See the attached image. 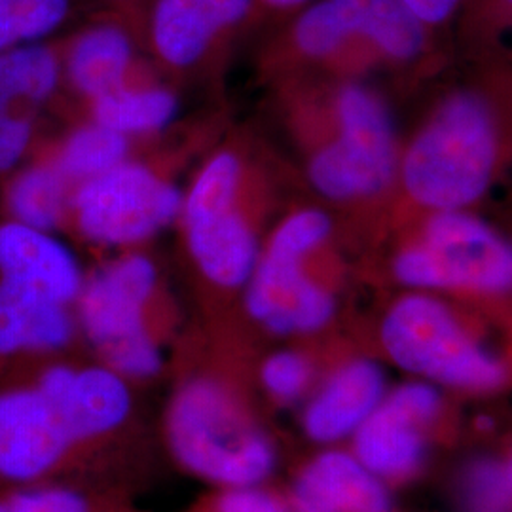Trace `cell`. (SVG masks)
I'll return each mask as SVG.
<instances>
[{"mask_svg": "<svg viewBox=\"0 0 512 512\" xmlns=\"http://www.w3.org/2000/svg\"><path fill=\"white\" fill-rule=\"evenodd\" d=\"M499 129L494 110L475 92L440 101L399 160L404 192L429 213L469 209L494 181Z\"/></svg>", "mask_w": 512, "mask_h": 512, "instance_id": "6da1fadb", "label": "cell"}, {"mask_svg": "<svg viewBox=\"0 0 512 512\" xmlns=\"http://www.w3.org/2000/svg\"><path fill=\"white\" fill-rule=\"evenodd\" d=\"M165 431L184 469L224 490L262 484L274 471L272 442L217 380L186 382L169 404Z\"/></svg>", "mask_w": 512, "mask_h": 512, "instance_id": "7a4b0ae2", "label": "cell"}, {"mask_svg": "<svg viewBox=\"0 0 512 512\" xmlns=\"http://www.w3.org/2000/svg\"><path fill=\"white\" fill-rule=\"evenodd\" d=\"M380 338L395 365L427 382L490 391L507 380V370L494 353L442 300L423 291L404 294L391 304Z\"/></svg>", "mask_w": 512, "mask_h": 512, "instance_id": "3957f363", "label": "cell"}, {"mask_svg": "<svg viewBox=\"0 0 512 512\" xmlns=\"http://www.w3.org/2000/svg\"><path fill=\"white\" fill-rule=\"evenodd\" d=\"M393 274L423 293H507L512 289L511 241L469 209L437 211L420 236L397 253Z\"/></svg>", "mask_w": 512, "mask_h": 512, "instance_id": "277c9868", "label": "cell"}, {"mask_svg": "<svg viewBox=\"0 0 512 512\" xmlns=\"http://www.w3.org/2000/svg\"><path fill=\"white\" fill-rule=\"evenodd\" d=\"M332 222L321 209H300L283 220L247 281L245 306L275 334H308L334 315V298L304 270L306 258L330 236Z\"/></svg>", "mask_w": 512, "mask_h": 512, "instance_id": "5b68a950", "label": "cell"}, {"mask_svg": "<svg viewBox=\"0 0 512 512\" xmlns=\"http://www.w3.org/2000/svg\"><path fill=\"white\" fill-rule=\"evenodd\" d=\"M338 135L311 156L313 188L334 202L380 194L399 175L397 131L384 99L363 84L336 97Z\"/></svg>", "mask_w": 512, "mask_h": 512, "instance_id": "8992f818", "label": "cell"}, {"mask_svg": "<svg viewBox=\"0 0 512 512\" xmlns=\"http://www.w3.org/2000/svg\"><path fill=\"white\" fill-rule=\"evenodd\" d=\"M431 31L401 0H313L296 12L289 44L310 61L361 50L380 61L406 65L427 52Z\"/></svg>", "mask_w": 512, "mask_h": 512, "instance_id": "52a82bcc", "label": "cell"}, {"mask_svg": "<svg viewBox=\"0 0 512 512\" xmlns=\"http://www.w3.org/2000/svg\"><path fill=\"white\" fill-rule=\"evenodd\" d=\"M156 279L147 256L126 255L101 268L78 296L86 336L124 378H150L164 363L145 321Z\"/></svg>", "mask_w": 512, "mask_h": 512, "instance_id": "ba28073f", "label": "cell"}, {"mask_svg": "<svg viewBox=\"0 0 512 512\" xmlns=\"http://www.w3.org/2000/svg\"><path fill=\"white\" fill-rule=\"evenodd\" d=\"M239 160L220 152L183 202L188 249L202 274L224 289L245 287L258 264V243L236 211Z\"/></svg>", "mask_w": 512, "mask_h": 512, "instance_id": "9c48e42d", "label": "cell"}, {"mask_svg": "<svg viewBox=\"0 0 512 512\" xmlns=\"http://www.w3.org/2000/svg\"><path fill=\"white\" fill-rule=\"evenodd\" d=\"M183 209L181 192L139 164L116 165L74 196L80 232L101 245H133L158 234Z\"/></svg>", "mask_w": 512, "mask_h": 512, "instance_id": "30bf717a", "label": "cell"}, {"mask_svg": "<svg viewBox=\"0 0 512 512\" xmlns=\"http://www.w3.org/2000/svg\"><path fill=\"white\" fill-rule=\"evenodd\" d=\"M74 442L35 387L0 393V476L31 482L50 473Z\"/></svg>", "mask_w": 512, "mask_h": 512, "instance_id": "8fae6325", "label": "cell"}, {"mask_svg": "<svg viewBox=\"0 0 512 512\" xmlns=\"http://www.w3.org/2000/svg\"><path fill=\"white\" fill-rule=\"evenodd\" d=\"M73 442L95 439L120 427L131 412V391L122 374L110 366L57 365L37 384Z\"/></svg>", "mask_w": 512, "mask_h": 512, "instance_id": "7c38bea8", "label": "cell"}, {"mask_svg": "<svg viewBox=\"0 0 512 512\" xmlns=\"http://www.w3.org/2000/svg\"><path fill=\"white\" fill-rule=\"evenodd\" d=\"M255 6L256 0H152L150 42L167 65L192 67L245 23Z\"/></svg>", "mask_w": 512, "mask_h": 512, "instance_id": "4fadbf2b", "label": "cell"}, {"mask_svg": "<svg viewBox=\"0 0 512 512\" xmlns=\"http://www.w3.org/2000/svg\"><path fill=\"white\" fill-rule=\"evenodd\" d=\"M0 283L69 306L82 293L84 279L73 251L16 220L0 226Z\"/></svg>", "mask_w": 512, "mask_h": 512, "instance_id": "5bb4252c", "label": "cell"}, {"mask_svg": "<svg viewBox=\"0 0 512 512\" xmlns=\"http://www.w3.org/2000/svg\"><path fill=\"white\" fill-rule=\"evenodd\" d=\"M384 397L385 376L380 365L368 359L349 361L311 397L302 418L304 431L321 444L349 439Z\"/></svg>", "mask_w": 512, "mask_h": 512, "instance_id": "9a60e30c", "label": "cell"}, {"mask_svg": "<svg viewBox=\"0 0 512 512\" xmlns=\"http://www.w3.org/2000/svg\"><path fill=\"white\" fill-rule=\"evenodd\" d=\"M293 501L296 512H391L382 478L340 450L311 459L294 484Z\"/></svg>", "mask_w": 512, "mask_h": 512, "instance_id": "2e32d148", "label": "cell"}, {"mask_svg": "<svg viewBox=\"0 0 512 512\" xmlns=\"http://www.w3.org/2000/svg\"><path fill=\"white\" fill-rule=\"evenodd\" d=\"M423 423L384 397L372 416L357 429L353 454L380 478H403L420 467L425 454Z\"/></svg>", "mask_w": 512, "mask_h": 512, "instance_id": "e0dca14e", "label": "cell"}, {"mask_svg": "<svg viewBox=\"0 0 512 512\" xmlns=\"http://www.w3.org/2000/svg\"><path fill=\"white\" fill-rule=\"evenodd\" d=\"M71 336L67 306L0 283V355L54 351L67 346Z\"/></svg>", "mask_w": 512, "mask_h": 512, "instance_id": "ac0fdd59", "label": "cell"}, {"mask_svg": "<svg viewBox=\"0 0 512 512\" xmlns=\"http://www.w3.org/2000/svg\"><path fill=\"white\" fill-rule=\"evenodd\" d=\"M133 52V38L120 23H95L74 38L67 52V71L80 92L99 99L122 88Z\"/></svg>", "mask_w": 512, "mask_h": 512, "instance_id": "d6986e66", "label": "cell"}, {"mask_svg": "<svg viewBox=\"0 0 512 512\" xmlns=\"http://www.w3.org/2000/svg\"><path fill=\"white\" fill-rule=\"evenodd\" d=\"M59 57L46 44H27L0 52V120L23 103L46 101L59 82Z\"/></svg>", "mask_w": 512, "mask_h": 512, "instance_id": "ffe728a7", "label": "cell"}, {"mask_svg": "<svg viewBox=\"0 0 512 512\" xmlns=\"http://www.w3.org/2000/svg\"><path fill=\"white\" fill-rule=\"evenodd\" d=\"M6 205L19 224L50 232L67 207V177L57 165L29 167L10 184Z\"/></svg>", "mask_w": 512, "mask_h": 512, "instance_id": "44dd1931", "label": "cell"}, {"mask_svg": "<svg viewBox=\"0 0 512 512\" xmlns=\"http://www.w3.org/2000/svg\"><path fill=\"white\" fill-rule=\"evenodd\" d=\"M179 103L165 90H124L118 88L95 99V122L122 135L158 131L177 116Z\"/></svg>", "mask_w": 512, "mask_h": 512, "instance_id": "7402d4cb", "label": "cell"}, {"mask_svg": "<svg viewBox=\"0 0 512 512\" xmlns=\"http://www.w3.org/2000/svg\"><path fill=\"white\" fill-rule=\"evenodd\" d=\"M126 156L128 137L95 122L93 126L74 131L61 148L55 165L67 179L86 183L124 164Z\"/></svg>", "mask_w": 512, "mask_h": 512, "instance_id": "603a6c76", "label": "cell"}, {"mask_svg": "<svg viewBox=\"0 0 512 512\" xmlns=\"http://www.w3.org/2000/svg\"><path fill=\"white\" fill-rule=\"evenodd\" d=\"M71 0H0V52L37 44L63 25Z\"/></svg>", "mask_w": 512, "mask_h": 512, "instance_id": "cb8c5ba5", "label": "cell"}, {"mask_svg": "<svg viewBox=\"0 0 512 512\" xmlns=\"http://www.w3.org/2000/svg\"><path fill=\"white\" fill-rule=\"evenodd\" d=\"M467 512H512V484L507 467L494 459H480L463 480Z\"/></svg>", "mask_w": 512, "mask_h": 512, "instance_id": "d4e9b609", "label": "cell"}, {"mask_svg": "<svg viewBox=\"0 0 512 512\" xmlns=\"http://www.w3.org/2000/svg\"><path fill=\"white\" fill-rule=\"evenodd\" d=\"M260 380L275 401L293 403L310 385L311 366L308 359L296 351H277L264 361Z\"/></svg>", "mask_w": 512, "mask_h": 512, "instance_id": "484cf974", "label": "cell"}, {"mask_svg": "<svg viewBox=\"0 0 512 512\" xmlns=\"http://www.w3.org/2000/svg\"><path fill=\"white\" fill-rule=\"evenodd\" d=\"M0 512H90L86 499L69 488H29L0 499Z\"/></svg>", "mask_w": 512, "mask_h": 512, "instance_id": "4316f807", "label": "cell"}, {"mask_svg": "<svg viewBox=\"0 0 512 512\" xmlns=\"http://www.w3.org/2000/svg\"><path fill=\"white\" fill-rule=\"evenodd\" d=\"M461 14H469L484 35H512V0H467Z\"/></svg>", "mask_w": 512, "mask_h": 512, "instance_id": "83f0119b", "label": "cell"}, {"mask_svg": "<svg viewBox=\"0 0 512 512\" xmlns=\"http://www.w3.org/2000/svg\"><path fill=\"white\" fill-rule=\"evenodd\" d=\"M33 137V122L27 116L10 114L0 120V173L19 164Z\"/></svg>", "mask_w": 512, "mask_h": 512, "instance_id": "f1b7e54d", "label": "cell"}, {"mask_svg": "<svg viewBox=\"0 0 512 512\" xmlns=\"http://www.w3.org/2000/svg\"><path fill=\"white\" fill-rule=\"evenodd\" d=\"M217 512H289V509L275 495L256 484L226 488L219 499Z\"/></svg>", "mask_w": 512, "mask_h": 512, "instance_id": "f546056e", "label": "cell"}, {"mask_svg": "<svg viewBox=\"0 0 512 512\" xmlns=\"http://www.w3.org/2000/svg\"><path fill=\"white\" fill-rule=\"evenodd\" d=\"M408 12L431 33L459 18L467 0H401Z\"/></svg>", "mask_w": 512, "mask_h": 512, "instance_id": "4dcf8cb0", "label": "cell"}, {"mask_svg": "<svg viewBox=\"0 0 512 512\" xmlns=\"http://www.w3.org/2000/svg\"><path fill=\"white\" fill-rule=\"evenodd\" d=\"M313 0H256L258 6L274 10V12H298Z\"/></svg>", "mask_w": 512, "mask_h": 512, "instance_id": "1f68e13d", "label": "cell"}, {"mask_svg": "<svg viewBox=\"0 0 512 512\" xmlns=\"http://www.w3.org/2000/svg\"><path fill=\"white\" fill-rule=\"evenodd\" d=\"M505 467H507V473H509V480H511V484H512V454H511V458H509V463H507V465H505Z\"/></svg>", "mask_w": 512, "mask_h": 512, "instance_id": "d6a6232c", "label": "cell"}]
</instances>
